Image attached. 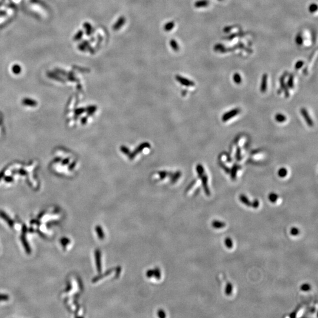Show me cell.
Wrapping results in <instances>:
<instances>
[{"label":"cell","mask_w":318,"mask_h":318,"mask_svg":"<svg viewBox=\"0 0 318 318\" xmlns=\"http://www.w3.org/2000/svg\"><path fill=\"white\" fill-rule=\"evenodd\" d=\"M236 159L237 161H240L242 159V155H241V150L240 148L238 146L236 149Z\"/></svg>","instance_id":"7402d4cb"},{"label":"cell","mask_w":318,"mask_h":318,"mask_svg":"<svg viewBox=\"0 0 318 318\" xmlns=\"http://www.w3.org/2000/svg\"><path fill=\"white\" fill-rule=\"evenodd\" d=\"M268 199L269 200V201L271 202V203H275L278 199V194L275 193H271L270 194H269V196H268Z\"/></svg>","instance_id":"7c38bea8"},{"label":"cell","mask_w":318,"mask_h":318,"mask_svg":"<svg viewBox=\"0 0 318 318\" xmlns=\"http://www.w3.org/2000/svg\"><path fill=\"white\" fill-rule=\"evenodd\" d=\"M9 300V296L5 294H0V301H7Z\"/></svg>","instance_id":"4316f807"},{"label":"cell","mask_w":318,"mask_h":318,"mask_svg":"<svg viewBox=\"0 0 318 318\" xmlns=\"http://www.w3.org/2000/svg\"><path fill=\"white\" fill-rule=\"evenodd\" d=\"M27 226H26L25 225H23V226H22V233H25V234L26 232H27Z\"/></svg>","instance_id":"f546056e"},{"label":"cell","mask_w":318,"mask_h":318,"mask_svg":"<svg viewBox=\"0 0 318 318\" xmlns=\"http://www.w3.org/2000/svg\"><path fill=\"white\" fill-rule=\"evenodd\" d=\"M259 202L258 200H255L253 201V202L252 203L251 206L254 208H257L259 207Z\"/></svg>","instance_id":"f1b7e54d"},{"label":"cell","mask_w":318,"mask_h":318,"mask_svg":"<svg viewBox=\"0 0 318 318\" xmlns=\"http://www.w3.org/2000/svg\"><path fill=\"white\" fill-rule=\"evenodd\" d=\"M240 112V110L239 108H234V109L230 110V111H228V112L225 113L223 115L222 117V121L223 122H226L228 121L230 119L235 117L236 115L239 114Z\"/></svg>","instance_id":"6da1fadb"},{"label":"cell","mask_w":318,"mask_h":318,"mask_svg":"<svg viewBox=\"0 0 318 318\" xmlns=\"http://www.w3.org/2000/svg\"><path fill=\"white\" fill-rule=\"evenodd\" d=\"M219 164H220V166H221V167H222V169L226 172V173H229L230 170L228 166H226L223 162H222V161H220Z\"/></svg>","instance_id":"d4e9b609"},{"label":"cell","mask_w":318,"mask_h":318,"mask_svg":"<svg viewBox=\"0 0 318 318\" xmlns=\"http://www.w3.org/2000/svg\"><path fill=\"white\" fill-rule=\"evenodd\" d=\"M278 173V176H279L280 177L283 178V177H285L286 176V175H287V170L286 169L283 167V168H281V169H280L279 170Z\"/></svg>","instance_id":"ac0fdd59"},{"label":"cell","mask_w":318,"mask_h":318,"mask_svg":"<svg viewBox=\"0 0 318 318\" xmlns=\"http://www.w3.org/2000/svg\"><path fill=\"white\" fill-rule=\"evenodd\" d=\"M239 199H240V202L242 203H243L244 205H245L246 206H251L252 203L250 202L249 199L247 198V197L245 194H240V196H239Z\"/></svg>","instance_id":"30bf717a"},{"label":"cell","mask_w":318,"mask_h":318,"mask_svg":"<svg viewBox=\"0 0 318 318\" xmlns=\"http://www.w3.org/2000/svg\"><path fill=\"white\" fill-rule=\"evenodd\" d=\"M201 178L202 179V184H203V189L205 190V192L206 194L209 196L211 195V192H210L209 189L208 187V176H207V175L206 174H204L203 175V176L201 177Z\"/></svg>","instance_id":"5b68a950"},{"label":"cell","mask_w":318,"mask_h":318,"mask_svg":"<svg viewBox=\"0 0 318 318\" xmlns=\"http://www.w3.org/2000/svg\"><path fill=\"white\" fill-rule=\"evenodd\" d=\"M311 286L310 284L308 283H305L302 284L300 286V289L303 292H308L311 290Z\"/></svg>","instance_id":"5bb4252c"},{"label":"cell","mask_w":318,"mask_h":318,"mask_svg":"<svg viewBox=\"0 0 318 318\" xmlns=\"http://www.w3.org/2000/svg\"><path fill=\"white\" fill-rule=\"evenodd\" d=\"M303 64H304V63H303V61H302V60H299V61H297L296 63V64H295V69H296V70H299V69H300V68L303 66Z\"/></svg>","instance_id":"484cf974"},{"label":"cell","mask_w":318,"mask_h":318,"mask_svg":"<svg viewBox=\"0 0 318 318\" xmlns=\"http://www.w3.org/2000/svg\"><path fill=\"white\" fill-rule=\"evenodd\" d=\"M275 119L278 123H283L286 120V117L281 113H278L275 115Z\"/></svg>","instance_id":"8fae6325"},{"label":"cell","mask_w":318,"mask_h":318,"mask_svg":"<svg viewBox=\"0 0 318 318\" xmlns=\"http://www.w3.org/2000/svg\"><path fill=\"white\" fill-rule=\"evenodd\" d=\"M309 11L311 13H315L318 10V6L315 4H312L309 6Z\"/></svg>","instance_id":"cb8c5ba5"},{"label":"cell","mask_w":318,"mask_h":318,"mask_svg":"<svg viewBox=\"0 0 318 318\" xmlns=\"http://www.w3.org/2000/svg\"><path fill=\"white\" fill-rule=\"evenodd\" d=\"M267 75L265 74L262 76V79L261 84V91L262 93H265L267 90Z\"/></svg>","instance_id":"8992f818"},{"label":"cell","mask_w":318,"mask_h":318,"mask_svg":"<svg viewBox=\"0 0 318 318\" xmlns=\"http://www.w3.org/2000/svg\"><path fill=\"white\" fill-rule=\"evenodd\" d=\"M0 217L3 219V220L7 223L8 225L10 228H13L14 226V223L13 220L10 217V216L8 214H7V213L5 212H4L2 211H0Z\"/></svg>","instance_id":"3957f363"},{"label":"cell","mask_w":318,"mask_h":318,"mask_svg":"<svg viewBox=\"0 0 318 318\" xmlns=\"http://www.w3.org/2000/svg\"><path fill=\"white\" fill-rule=\"evenodd\" d=\"M219 1H222V0H219Z\"/></svg>","instance_id":"4dcf8cb0"},{"label":"cell","mask_w":318,"mask_h":318,"mask_svg":"<svg viewBox=\"0 0 318 318\" xmlns=\"http://www.w3.org/2000/svg\"><path fill=\"white\" fill-rule=\"evenodd\" d=\"M61 243L62 245L63 246L65 247L70 242V240L69 239H67V237H63L61 239Z\"/></svg>","instance_id":"603a6c76"},{"label":"cell","mask_w":318,"mask_h":318,"mask_svg":"<svg viewBox=\"0 0 318 318\" xmlns=\"http://www.w3.org/2000/svg\"><path fill=\"white\" fill-rule=\"evenodd\" d=\"M196 169H197V172L200 178H201L203 176V175L205 174V171H204V169H203V166L202 164H198L197 166Z\"/></svg>","instance_id":"4fadbf2b"},{"label":"cell","mask_w":318,"mask_h":318,"mask_svg":"<svg viewBox=\"0 0 318 318\" xmlns=\"http://www.w3.org/2000/svg\"><path fill=\"white\" fill-rule=\"evenodd\" d=\"M21 240L22 242V245L24 247V249L26 252V253L27 254H30L31 253V247L30 246L27 239H26V236H25V233H22V235L21 236Z\"/></svg>","instance_id":"277c9868"},{"label":"cell","mask_w":318,"mask_h":318,"mask_svg":"<svg viewBox=\"0 0 318 318\" xmlns=\"http://www.w3.org/2000/svg\"><path fill=\"white\" fill-rule=\"evenodd\" d=\"M233 80L234 83L237 84H239L242 82V78L241 76L239 73H235L233 75Z\"/></svg>","instance_id":"9a60e30c"},{"label":"cell","mask_w":318,"mask_h":318,"mask_svg":"<svg viewBox=\"0 0 318 318\" xmlns=\"http://www.w3.org/2000/svg\"><path fill=\"white\" fill-rule=\"evenodd\" d=\"M209 4V2L207 0H200L196 4V7H206Z\"/></svg>","instance_id":"2e32d148"},{"label":"cell","mask_w":318,"mask_h":318,"mask_svg":"<svg viewBox=\"0 0 318 318\" xmlns=\"http://www.w3.org/2000/svg\"><path fill=\"white\" fill-rule=\"evenodd\" d=\"M212 227L214 229H219L223 228L226 226V223L225 222L219 221V220H214L212 223Z\"/></svg>","instance_id":"ba28073f"},{"label":"cell","mask_w":318,"mask_h":318,"mask_svg":"<svg viewBox=\"0 0 318 318\" xmlns=\"http://www.w3.org/2000/svg\"><path fill=\"white\" fill-rule=\"evenodd\" d=\"M232 289H233V286L232 284L229 283L227 284L226 285V290H225V292L227 294V295H230L231 292H232Z\"/></svg>","instance_id":"ffe728a7"},{"label":"cell","mask_w":318,"mask_h":318,"mask_svg":"<svg viewBox=\"0 0 318 318\" xmlns=\"http://www.w3.org/2000/svg\"><path fill=\"white\" fill-rule=\"evenodd\" d=\"M240 166L239 165H237V164H234L231 169L230 170V176H231V178L233 180H234L236 178V175H237V170H239V167Z\"/></svg>","instance_id":"9c48e42d"},{"label":"cell","mask_w":318,"mask_h":318,"mask_svg":"<svg viewBox=\"0 0 318 318\" xmlns=\"http://www.w3.org/2000/svg\"><path fill=\"white\" fill-rule=\"evenodd\" d=\"M225 246L228 249H231L233 246V240L230 237H227L225 240Z\"/></svg>","instance_id":"e0dca14e"},{"label":"cell","mask_w":318,"mask_h":318,"mask_svg":"<svg viewBox=\"0 0 318 318\" xmlns=\"http://www.w3.org/2000/svg\"><path fill=\"white\" fill-rule=\"evenodd\" d=\"M296 43H297L298 44H299V45H300V44H302V43H303V39H302V37H301L300 35H298L296 37Z\"/></svg>","instance_id":"83f0119b"},{"label":"cell","mask_w":318,"mask_h":318,"mask_svg":"<svg viewBox=\"0 0 318 318\" xmlns=\"http://www.w3.org/2000/svg\"><path fill=\"white\" fill-rule=\"evenodd\" d=\"M284 76H283L280 79V82H281V91H282V90H283L284 92V95H285V97L286 98H288L290 96V94L289 93V90H288V88L286 87L285 83H284Z\"/></svg>","instance_id":"52a82bcc"},{"label":"cell","mask_w":318,"mask_h":318,"mask_svg":"<svg viewBox=\"0 0 318 318\" xmlns=\"http://www.w3.org/2000/svg\"><path fill=\"white\" fill-rule=\"evenodd\" d=\"M290 234L293 236H296L298 235L300 233V230L298 228L296 227H293L291 228L290 231Z\"/></svg>","instance_id":"d6986e66"},{"label":"cell","mask_w":318,"mask_h":318,"mask_svg":"<svg viewBox=\"0 0 318 318\" xmlns=\"http://www.w3.org/2000/svg\"><path fill=\"white\" fill-rule=\"evenodd\" d=\"M300 113H301V114L302 116H303V117L305 119V122L306 123L308 124V125L309 127H313L314 126V122L311 119V117H310L307 110L305 108H302L300 109Z\"/></svg>","instance_id":"7a4b0ae2"},{"label":"cell","mask_w":318,"mask_h":318,"mask_svg":"<svg viewBox=\"0 0 318 318\" xmlns=\"http://www.w3.org/2000/svg\"><path fill=\"white\" fill-rule=\"evenodd\" d=\"M287 86H288V88H293V75H290L289 76V80L287 81Z\"/></svg>","instance_id":"44dd1931"}]
</instances>
